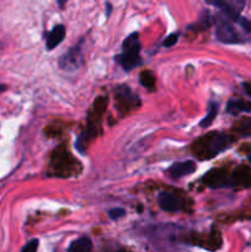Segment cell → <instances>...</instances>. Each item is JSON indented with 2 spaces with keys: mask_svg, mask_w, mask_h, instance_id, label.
I'll return each mask as SVG.
<instances>
[{
  "mask_svg": "<svg viewBox=\"0 0 251 252\" xmlns=\"http://www.w3.org/2000/svg\"><path fill=\"white\" fill-rule=\"evenodd\" d=\"M38 240L37 239H32L30 240L26 245L22 248V250L20 252H37V249H38Z\"/></svg>",
  "mask_w": 251,
  "mask_h": 252,
  "instance_id": "obj_15",
  "label": "cell"
},
{
  "mask_svg": "<svg viewBox=\"0 0 251 252\" xmlns=\"http://www.w3.org/2000/svg\"><path fill=\"white\" fill-rule=\"evenodd\" d=\"M249 159H250V161H251V155H250V157H249Z\"/></svg>",
  "mask_w": 251,
  "mask_h": 252,
  "instance_id": "obj_22",
  "label": "cell"
},
{
  "mask_svg": "<svg viewBox=\"0 0 251 252\" xmlns=\"http://www.w3.org/2000/svg\"><path fill=\"white\" fill-rule=\"evenodd\" d=\"M126 216V211L123 208H113L108 211V217L112 220H118V219L123 218Z\"/></svg>",
  "mask_w": 251,
  "mask_h": 252,
  "instance_id": "obj_14",
  "label": "cell"
},
{
  "mask_svg": "<svg viewBox=\"0 0 251 252\" xmlns=\"http://www.w3.org/2000/svg\"><path fill=\"white\" fill-rule=\"evenodd\" d=\"M251 111V103L243 98H231L226 103V112L233 116H238L240 113H246Z\"/></svg>",
  "mask_w": 251,
  "mask_h": 252,
  "instance_id": "obj_10",
  "label": "cell"
},
{
  "mask_svg": "<svg viewBox=\"0 0 251 252\" xmlns=\"http://www.w3.org/2000/svg\"><path fill=\"white\" fill-rule=\"evenodd\" d=\"M57 1H58L59 7H64V5L66 4V1H68V0H57Z\"/></svg>",
  "mask_w": 251,
  "mask_h": 252,
  "instance_id": "obj_19",
  "label": "cell"
},
{
  "mask_svg": "<svg viewBox=\"0 0 251 252\" xmlns=\"http://www.w3.org/2000/svg\"><path fill=\"white\" fill-rule=\"evenodd\" d=\"M196 171V162L192 160H185V161L175 162L169 167L167 172L172 179H181V177L191 175Z\"/></svg>",
  "mask_w": 251,
  "mask_h": 252,
  "instance_id": "obj_7",
  "label": "cell"
},
{
  "mask_svg": "<svg viewBox=\"0 0 251 252\" xmlns=\"http://www.w3.org/2000/svg\"><path fill=\"white\" fill-rule=\"evenodd\" d=\"M218 111H219L218 102H214V101L209 102L208 108H207L206 116H204L203 120L201 121L199 126H201V127H203V128L209 127V126L212 125V122H213V121L216 120L217 115H218Z\"/></svg>",
  "mask_w": 251,
  "mask_h": 252,
  "instance_id": "obj_12",
  "label": "cell"
},
{
  "mask_svg": "<svg viewBox=\"0 0 251 252\" xmlns=\"http://www.w3.org/2000/svg\"><path fill=\"white\" fill-rule=\"evenodd\" d=\"M229 19L225 16H219L216 20V37L219 42L225 44H238L244 43L248 41L244 34H241L238 30L234 27Z\"/></svg>",
  "mask_w": 251,
  "mask_h": 252,
  "instance_id": "obj_3",
  "label": "cell"
},
{
  "mask_svg": "<svg viewBox=\"0 0 251 252\" xmlns=\"http://www.w3.org/2000/svg\"><path fill=\"white\" fill-rule=\"evenodd\" d=\"M118 252H132V251H127V250H122V251H118Z\"/></svg>",
  "mask_w": 251,
  "mask_h": 252,
  "instance_id": "obj_21",
  "label": "cell"
},
{
  "mask_svg": "<svg viewBox=\"0 0 251 252\" xmlns=\"http://www.w3.org/2000/svg\"><path fill=\"white\" fill-rule=\"evenodd\" d=\"M83 43L84 41H80L78 44L71 47L66 53L59 59V66L64 70H75L80 66L81 62H83Z\"/></svg>",
  "mask_w": 251,
  "mask_h": 252,
  "instance_id": "obj_5",
  "label": "cell"
},
{
  "mask_svg": "<svg viewBox=\"0 0 251 252\" xmlns=\"http://www.w3.org/2000/svg\"><path fill=\"white\" fill-rule=\"evenodd\" d=\"M235 130L240 135H244V137H250L251 135V118L239 122L238 125L235 126Z\"/></svg>",
  "mask_w": 251,
  "mask_h": 252,
  "instance_id": "obj_13",
  "label": "cell"
},
{
  "mask_svg": "<svg viewBox=\"0 0 251 252\" xmlns=\"http://www.w3.org/2000/svg\"><path fill=\"white\" fill-rule=\"evenodd\" d=\"M206 1L213 6L218 7L226 19L238 24L246 0H206Z\"/></svg>",
  "mask_w": 251,
  "mask_h": 252,
  "instance_id": "obj_4",
  "label": "cell"
},
{
  "mask_svg": "<svg viewBox=\"0 0 251 252\" xmlns=\"http://www.w3.org/2000/svg\"><path fill=\"white\" fill-rule=\"evenodd\" d=\"M64 37H65V27L63 25H57L49 32L46 34V48L48 51L56 48L57 46L63 42Z\"/></svg>",
  "mask_w": 251,
  "mask_h": 252,
  "instance_id": "obj_9",
  "label": "cell"
},
{
  "mask_svg": "<svg viewBox=\"0 0 251 252\" xmlns=\"http://www.w3.org/2000/svg\"><path fill=\"white\" fill-rule=\"evenodd\" d=\"M207 184L211 187H230L234 186L233 176H229L224 170H216L212 171L206 179Z\"/></svg>",
  "mask_w": 251,
  "mask_h": 252,
  "instance_id": "obj_8",
  "label": "cell"
},
{
  "mask_svg": "<svg viewBox=\"0 0 251 252\" xmlns=\"http://www.w3.org/2000/svg\"><path fill=\"white\" fill-rule=\"evenodd\" d=\"M179 37H180L179 32H176V33L169 34V36H167L166 38L164 39V43H162V44H164L165 47H167V48H169V47L175 46V44L177 43V41H179Z\"/></svg>",
  "mask_w": 251,
  "mask_h": 252,
  "instance_id": "obj_16",
  "label": "cell"
},
{
  "mask_svg": "<svg viewBox=\"0 0 251 252\" xmlns=\"http://www.w3.org/2000/svg\"><path fill=\"white\" fill-rule=\"evenodd\" d=\"M140 42L138 32H133L125 39L122 46V53L120 56L121 65L126 71H130L142 63L140 59Z\"/></svg>",
  "mask_w": 251,
  "mask_h": 252,
  "instance_id": "obj_2",
  "label": "cell"
},
{
  "mask_svg": "<svg viewBox=\"0 0 251 252\" xmlns=\"http://www.w3.org/2000/svg\"><path fill=\"white\" fill-rule=\"evenodd\" d=\"M5 90V86L4 85H0V91H4Z\"/></svg>",
  "mask_w": 251,
  "mask_h": 252,
  "instance_id": "obj_20",
  "label": "cell"
},
{
  "mask_svg": "<svg viewBox=\"0 0 251 252\" xmlns=\"http://www.w3.org/2000/svg\"><path fill=\"white\" fill-rule=\"evenodd\" d=\"M157 204L165 212H179L184 209V201L171 192H160Z\"/></svg>",
  "mask_w": 251,
  "mask_h": 252,
  "instance_id": "obj_6",
  "label": "cell"
},
{
  "mask_svg": "<svg viewBox=\"0 0 251 252\" xmlns=\"http://www.w3.org/2000/svg\"><path fill=\"white\" fill-rule=\"evenodd\" d=\"M231 139L224 133L214 132L207 134L193 144V152L199 159H212L229 148Z\"/></svg>",
  "mask_w": 251,
  "mask_h": 252,
  "instance_id": "obj_1",
  "label": "cell"
},
{
  "mask_svg": "<svg viewBox=\"0 0 251 252\" xmlns=\"http://www.w3.org/2000/svg\"><path fill=\"white\" fill-rule=\"evenodd\" d=\"M238 24L243 27L245 31L251 32V21H249L248 19H244V17H240V20L238 21Z\"/></svg>",
  "mask_w": 251,
  "mask_h": 252,
  "instance_id": "obj_17",
  "label": "cell"
},
{
  "mask_svg": "<svg viewBox=\"0 0 251 252\" xmlns=\"http://www.w3.org/2000/svg\"><path fill=\"white\" fill-rule=\"evenodd\" d=\"M244 90H245V93L248 94L249 96H251V81L250 83L244 84Z\"/></svg>",
  "mask_w": 251,
  "mask_h": 252,
  "instance_id": "obj_18",
  "label": "cell"
},
{
  "mask_svg": "<svg viewBox=\"0 0 251 252\" xmlns=\"http://www.w3.org/2000/svg\"><path fill=\"white\" fill-rule=\"evenodd\" d=\"M91 250H93V243L86 236L76 239L68 248V252H91Z\"/></svg>",
  "mask_w": 251,
  "mask_h": 252,
  "instance_id": "obj_11",
  "label": "cell"
}]
</instances>
